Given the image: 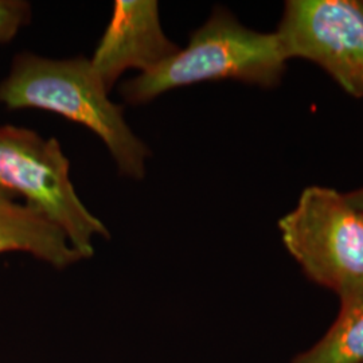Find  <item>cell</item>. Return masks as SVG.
I'll return each instance as SVG.
<instances>
[{"label": "cell", "instance_id": "obj_1", "mask_svg": "<svg viewBox=\"0 0 363 363\" xmlns=\"http://www.w3.org/2000/svg\"><path fill=\"white\" fill-rule=\"evenodd\" d=\"M108 94L84 57L50 60L23 52L0 82V104L43 109L85 125L104 142L121 175L143 179L151 152L130 130L123 106Z\"/></svg>", "mask_w": 363, "mask_h": 363}, {"label": "cell", "instance_id": "obj_2", "mask_svg": "<svg viewBox=\"0 0 363 363\" xmlns=\"http://www.w3.org/2000/svg\"><path fill=\"white\" fill-rule=\"evenodd\" d=\"M286 62L276 31L247 28L226 9L216 7L184 49L152 72L124 82L121 96L128 104H147L175 88L225 79L272 88L283 77Z\"/></svg>", "mask_w": 363, "mask_h": 363}, {"label": "cell", "instance_id": "obj_3", "mask_svg": "<svg viewBox=\"0 0 363 363\" xmlns=\"http://www.w3.org/2000/svg\"><path fill=\"white\" fill-rule=\"evenodd\" d=\"M283 244L318 286L343 296L363 288V210L346 194L307 187L279 220Z\"/></svg>", "mask_w": 363, "mask_h": 363}, {"label": "cell", "instance_id": "obj_4", "mask_svg": "<svg viewBox=\"0 0 363 363\" xmlns=\"http://www.w3.org/2000/svg\"><path fill=\"white\" fill-rule=\"evenodd\" d=\"M69 169L57 139L13 125L0 127V189L26 196L27 206L60 228L79 256L89 259L93 240L109 238V230L78 198Z\"/></svg>", "mask_w": 363, "mask_h": 363}, {"label": "cell", "instance_id": "obj_5", "mask_svg": "<svg viewBox=\"0 0 363 363\" xmlns=\"http://www.w3.org/2000/svg\"><path fill=\"white\" fill-rule=\"evenodd\" d=\"M276 34L288 61H311L346 93L363 99L362 0L286 1Z\"/></svg>", "mask_w": 363, "mask_h": 363}, {"label": "cell", "instance_id": "obj_6", "mask_svg": "<svg viewBox=\"0 0 363 363\" xmlns=\"http://www.w3.org/2000/svg\"><path fill=\"white\" fill-rule=\"evenodd\" d=\"M181 50L163 33L155 0H117L91 65L94 74L111 91L128 69L140 74L152 72Z\"/></svg>", "mask_w": 363, "mask_h": 363}, {"label": "cell", "instance_id": "obj_7", "mask_svg": "<svg viewBox=\"0 0 363 363\" xmlns=\"http://www.w3.org/2000/svg\"><path fill=\"white\" fill-rule=\"evenodd\" d=\"M25 252L57 269L84 259L65 233L30 206L0 195V253Z\"/></svg>", "mask_w": 363, "mask_h": 363}, {"label": "cell", "instance_id": "obj_8", "mask_svg": "<svg viewBox=\"0 0 363 363\" xmlns=\"http://www.w3.org/2000/svg\"><path fill=\"white\" fill-rule=\"evenodd\" d=\"M339 298V315L328 333L291 363H363V288Z\"/></svg>", "mask_w": 363, "mask_h": 363}, {"label": "cell", "instance_id": "obj_9", "mask_svg": "<svg viewBox=\"0 0 363 363\" xmlns=\"http://www.w3.org/2000/svg\"><path fill=\"white\" fill-rule=\"evenodd\" d=\"M30 4L21 0H0V43L9 42L30 21Z\"/></svg>", "mask_w": 363, "mask_h": 363}, {"label": "cell", "instance_id": "obj_10", "mask_svg": "<svg viewBox=\"0 0 363 363\" xmlns=\"http://www.w3.org/2000/svg\"><path fill=\"white\" fill-rule=\"evenodd\" d=\"M346 195L350 199L351 203H354L357 208L363 210V187L357 189L350 193H346Z\"/></svg>", "mask_w": 363, "mask_h": 363}, {"label": "cell", "instance_id": "obj_11", "mask_svg": "<svg viewBox=\"0 0 363 363\" xmlns=\"http://www.w3.org/2000/svg\"><path fill=\"white\" fill-rule=\"evenodd\" d=\"M0 195H4V196H11L10 193H7V191H4L3 189H0Z\"/></svg>", "mask_w": 363, "mask_h": 363}]
</instances>
